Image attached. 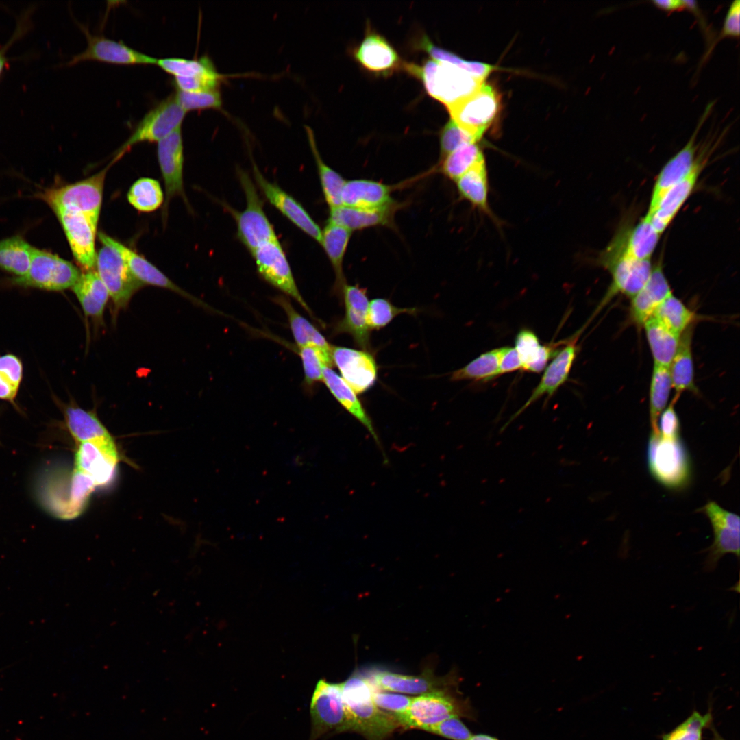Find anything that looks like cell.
I'll use <instances>...</instances> for the list:
<instances>
[{"label": "cell", "instance_id": "obj_42", "mask_svg": "<svg viewBox=\"0 0 740 740\" xmlns=\"http://www.w3.org/2000/svg\"><path fill=\"white\" fill-rule=\"evenodd\" d=\"M310 147L313 153L319 178L324 198L330 208H333L342 205L341 192L346 180L335 170L329 166L322 160L317 149L312 130L305 126Z\"/></svg>", "mask_w": 740, "mask_h": 740}, {"label": "cell", "instance_id": "obj_9", "mask_svg": "<svg viewBox=\"0 0 740 740\" xmlns=\"http://www.w3.org/2000/svg\"><path fill=\"white\" fill-rule=\"evenodd\" d=\"M728 127L720 130L712 127L706 143L690 173L681 182L672 187L663 197L654 212L645 216L655 230L661 234L672 221L680 208L690 196L697 183L698 178L710 155L724 137Z\"/></svg>", "mask_w": 740, "mask_h": 740}, {"label": "cell", "instance_id": "obj_30", "mask_svg": "<svg viewBox=\"0 0 740 740\" xmlns=\"http://www.w3.org/2000/svg\"><path fill=\"white\" fill-rule=\"evenodd\" d=\"M660 236L650 221L645 217L634 227L619 232L610 244L620 255L631 259L645 260H650Z\"/></svg>", "mask_w": 740, "mask_h": 740}, {"label": "cell", "instance_id": "obj_19", "mask_svg": "<svg viewBox=\"0 0 740 740\" xmlns=\"http://www.w3.org/2000/svg\"><path fill=\"white\" fill-rule=\"evenodd\" d=\"M64 232L74 258L86 270L95 266L97 228L82 213L62 208L52 209Z\"/></svg>", "mask_w": 740, "mask_h": 740}, {"label": "cell", "instance_id": "obj_23", "mask_svg": "<svg viewBox=\"0 0 740 740\" xmlns=\"http://www.w3.org/2000/svg\"><path fill=\"white\" fill-rule=\"evenodd\" d=\"M157 156L165 185L163 216L167 214L169 201L175 196L186 199L184 190V145L182 128L174 130L158 142Z\"/></svg>", "mask_w": 740, "mask_h": 740}, {"label": "cell", "instance_id": "obj_37", "mask_svg": "<svg viewBox=\"0 0 740 740\" xmlns=\"http://www.w3.org/2000/svg\"><path fill=\"white\" fill-rule=\"evenodd\" d=\"M66 426L73 439L80 443L110 436L93 411L71 404L64 408Z\"/></svg>", "mask_w": 740, "mask_h": 740}, {"label": "cell", "instance_id": "obj_4", "mask_svg": "<svg viewBox=\"0 0 740 740\" xmlns=\"http://www.w3.org/2000/svg\"><path fill=\"white\" fill-rule=\"evenodd\" d=\"M114 159L105 168L82 180L49 188L40 197L51 208H62L83 214L97 228L105 179Z\"/></svg>", "mask_w": 740, "mask_h": 740}, {"label": "cell", "instance_id": "obj_47", "mask_svg": "<svg viewBox=\"0 0 740 740\" xmlns=\"http://www.w3.org/2000/svg\"><path fill=\"white\" fill-rule=\"evenodd\" d=\"M484 158L483 151L477 143L465 144L440 160L439 170L455 182Z\"/></svg>", "mask_w": 740, "mask_h": 740}, {"label": "cell", "instance_id": "obj_18", "mask_svg": "<svg viewBox=\"0 0 740 740\" xmlns=\"http://www.w3.org/2000/svg\"><path fill=\"white\" fill-rule=\"evenodd\" d=\"M369 680L375 687L380 690L422 695L458 687L460 679L455 671L445 676L437 677L431 669L426 668L417 676L377 670L371 674Z\"/></svg>", "mask_w": 740, "mask_h": 740}, {"label": "cell", "instance_id": "obj_43", "mask_svg": "<svg viewBox=\"0 0 740 740\" xmlns=\"http://www.w3.org/2000/svg\"><path fill=\"white\" fill-rule=\"evenodd\" d=\"M672 388L669 367L654 365L649 393V412L652 432H658V419L667 407Z\"/></svg>", "mask_w": 740, "mask_h": 740}, {"label": "cell", "instance_id": "obj_25", "mask_svg": "<svg viewBox=\"0 0 740 740\" xmlns=\"http://www.w3.org/2000/svg\"><path fill=\"white\" fill-rule=\"evenodd\" d=\"M99 239L103 245L112 247L119 253L134 276L143 286L149 285L169 289L193 303L202 305L201 301L182 289L145 258L123 243L102 232L99 233Z\"/></svg>", "mask_w": 740, "mask_h": 740}, {"label": "cell", "instance_id": "obj_56", "mask_svg": "<svg viewBox=\"0 0 740 740\" xmlns=\"http://www.w3.org/2000/svg\"><path fill=\"white\" fill-rule=\"evenodd\" d=\"M678 399L674 397L668 406L660 415L657 428L660 435L665 439L680 437V423L675 410V404Z\"/></svg>", "mask_w": 740, "mask_h": 740}, {"label": "cell", "instance_id": "obj_21", "mask_svg": "<svg viewBox=\"0 0 740 740\" xmlns=\"http://www.w3.org/2000/svg\"><path fill=\"white\" fill-rule=\"evenodd\" d=\"M345 314L333 328V334H347L361 349L370 348L371 330L367 324L369 300L367 289L358 284H346L342 291Z\"/></svg>", "mask_w": 740, "mask_h": 740}, {"label": "cell", "instance_id": "obj_8", "mask_svg": "<svg viewBox=\"0 0 740 740\" xmlns=\"http://www.w3.org/2000/svg\"><path fill=\"white\" fill-rule=\"evenodd\" d=\"M80 275V270L71 262L34 247L28 271L22 277L14 278L12 282L21 286L60 291L71 288Z\"/></svg>", "mask_w": 740, "mask_h": 740}, {"label": "cell", "instance_id": "obj_7", "mask_svg": "<svg viewBox=\"0 0 740 740\" xmlns=\"http://www.w3.org/2000/svg\"><path fill=\"white\" fill-rule=\"evenodd\" d=\"M714 105V101L707 104L687 144L661 169L654 185L647 216L654 212L665 194L684 180L695 166L708 136L705 140L698 142V135L713 111Z\"/></svg>", "mask_w": 740, "mask_h": 740}, {"label": "cell", "instance_id": "obj_20", "mask_svg": "<svg viewBox=\"0 0 740 740\" xmlns=\"http://www.w3.org/2000/svg\"><path fill=\"white\" fill-rule=\"evenodd\" d=\"M80 27L86 35L88 45L80 53L74 56L67 63L72 66L85 60H95L115 64H156L157 59L127 46L122 41H115L101 35L92 34L84 25Z\"/></svg>", "mask_w": 740, "mask_h": 740}, {"label": "cell", "instance_id": "obj_12", "mask_svg": "<svg viewBox=\"0 0 740 740\" xmlns=\"http://www.w3.org/2000/svg\"><path fill=\"white\" fill-rule=\"evenodd\" d=\"M97 273L106 286L113 304L112 317L125 308L132 296L143 285L134 276L127 265L110 247L103 245L96 256Z\"/></svg>", "mask_w": 740, "mask_h": 740}, {"label": "cell", "instance_id": "obj_48", "mask_svg": "<svg viewBox=\"0 0 740 740\" xmlns=\"http://www.w3.org/2000/svg\"><path fill=\"white\" fill-rule=\"evenodd\" d=\"M127 200L137 210L155 211L164 204V197L160 183L151 177H141L128 190Z\"/></svg>", "mask_w": 740, "mask_h": 740}, {"label": "cell", "instance_id": "obj_64", "mask_svg": "<svg viewBox=\"0 0 740 740\" xmlns=\"http://www.w3.org/2000/svg\"><path fill=\"white\" fill-rule=\"evenodd\" d=\"M712 731L713 738L711 740H726L719 735V733L715 730V728H712Z\"/></svg>", "mask_w": 740, "mask_h": 740}, {"label": "cell", "instance_id": "obj_10", "mask_svg": "<svg viewBox=\"0 0 740 740\" xmlns=\"http://www.w3.org/2000/svg\"><path fill=\"white\" fill-rule=\"evenodd\" d=\"M500 97L484 82L471 95L447 108L452 119L478 143L498 114Z\"/></svg>", "mask_w": 740, "mask_h": 740}, {"label": "cell", "instance_id": "obj_33", "mask_svg": "<svg viewBox=\"0 0 740 740\" xmlns=\"http://www.w3.org/2000/svg\"><path fill=\"white\" fill-rule=\"evenodd\" d=\"M71 288L85 316L99 323L102 321L110 295L97 271L90 269L81 273Z\"/></svg>", "mask_w": 740, "mask_h": 740}, {"label": "cell", "instance_id": "obj_24", "mask_svg": "<svg viewBox=\"0 0 740 740\" xmlns=\"http://www.w3.org/2000/svg\"><path fill=\"white\" fill-rule=\"evenodd\" d=\"M253 173L256 185L270 204L299 229L320 243L321 230L302 205L278 185L266 179L255 164Z\"/></svg>", "mask_w": 740, "mask_h": 740}, {"label": "cell", "instance_id": "obj_40", "mask_svg": "<svg viewBox=\"0 0 740 740\" xmlns=\"http://www.w3.org/2000/svg\"><path fill=\"white\" fill-rule=\"evenodd\" d=\"M654 365L669 367L678 347L680 336L651 317L643 325Z\"/></svg>", "mask_w": 740, "mask_h": 740}, {"label": "cell", "instance_id": "obj_35", "mask_svg": "<svg viewBox=\"0 0 740 740\" xmlns=\"http://www.w3.org/2000/svg\"><path fill=\"white\" fill-rule=\"evenodd\" d=\"M322 382L338 402L369 431L378 447L381 448L380 439L373 422L356 393L331 367H324Z\"/></svg>", "mask_w": 740, "mask_h": 740}, {"label": "cell", "instance_id": "obj_36", "mask_svg": "<svg viewBox=\"0 0 740 740\" xmlns=\"http://www.w3.org/2000/svg\"><path fill=\"white\" fill-rule=\"evenodd\" d=\"M352 233V232L347 228L328 222L321 231L320 244L334 271V292L341 297L343 288L347 284L343 264Z\"/></svg>", "mask_w": 740, "mask_h": 740}, {"label": "cell", "instance_id": "obj_11", "mask_svg": "<svg viewBox=\"0 0 740 740\" xmlns=\"http://www.w3.org/2000/svg\"><path fill=\"white\" fill-rule=\"evenodd\" d=\"M310 714L312 728L309 740H317L329 732L349 730L341 683L319 680L311 697Z\"/></svg>", "mask_w": 740, "mask_h": 740}, {"label": "cell", "instance_id": "obj_44", "mask_svg": "<svg viewBox=\"0 0 740 740\" xmlns=\"http://www.w3.org/2000/svg\"><path fill=\"white\" fill-rule=\"evenodd\" d=\"M156 64L173 77H219V73L211 59L203 56L198 59L165 58L157 59Z\"/></svg>", "mask_w": 740, "mask_h": 740}, {"label": "cell", "instance_id": "obj_63", "mask_svg": "<svg viewBox=\"0 0 740 740\" xmlns=\"http://www.w3.org/2000/svg\"><path fill=\"white\" fill-rule=\"evenodd\" d=\"M469 740H499L497 737L488 734L472 735Z\"/></svg>", "mask_w": 740, "mask_h": 740}, {"label": "cell", "instance_id": "obj_3", "mask_svg": "<svg viewBox=\"0 0 740 740\" xmlns=\"http://www.w3.org/2000/svg\"><path fill=\"white\" fill-rule=\"evenodd\" d=\"M454 687L412 698L401 726L426 730L428 727L450 717H465L476 721L477 713L470 701L453 691Z\"/></svg>", "mask_w": 740, "mask_h": 740}, {"label": "cell", "instance_id": "obj_49", "mask_svg": "<svg viewBox=\"0 0 740 740\" xmlns=\"http://www.w3.org/2000/svg\"><path fill=\"white\" fill-rule=\"evenodd\" d=\"M304 373V382L307 386H312L315 383L322 382L323 371L325 367H332L334 364L332 354L323 352L313 345H306L298 348Z\"/></svg>", "mask_w": 740, "mask_h": 740}, {"label": "cell", "instance_id": "obj_22", "mask_svg": "<svg viewBox=\"0 0 740 740\" xmlns=\"http://www.w3.org/2000/svg\"><path fill=\"white\" fill-rule=\"evenodd\" d=\"M332 358L343 380L356 394L363 393L374 385L378 366L368 351L332 346Z\"/></svg>", "mask_w": 740, "mask_h": 740}, {"label": "cell", "instance_id": "obj_52", "mask_svg": "<svg viewBox=\"0 0 740 740\" xmlns=\"http://www.w3.org/2000/svg\"><path fill=\"white\" fill-rule=\"evenodd\" d=\"M175 96L178 104L186 112L191 110L219 109L222 105L219 89L201 92L176 90Z\"/></svg>", "mask_w": 740, "mask_h": 740}, {"label": "cell", "instance_id": "obj_16", "mask_svg": "<svg viewBox=\"0 0 740 740\" xmlns=\"http://www.w3.org/2000/svg\"><path fill=\"white\" fill-rule=\"evenodd\" d=\"M699 511L708 517L713 528V541L706 550L704 564L706 571H713L726 554H732L739 558L740 519L714 501L708 502Z\"/></svg>", "mask_w": 740, "mask_h": 740}, {"label": "cell", "instance_id": "obj_32", "mask_svg": "<svg viewBox=\"0 0 740 740\" xmlns=\"http://www.w3.org/2000/svg\"><path fill=\"white\" fill-rule=\"evenodd\" d=\"M454 182L461 199L482 214L494 219L489 201V180L485 158L478 162Z\"/></svg>", "mask_w": 740, "mask_h": 740}, {"label": "cell", "instance_id": "obj_58", "mask_svg": "<svg viewBox=\"0 0 740 740\" xmlns=\"http://www.w3.org/2000/svg\"><path fill=\"white\" fill-rule=\"evenodd\" d=\"M739 23L740 1L735 0L732 2L728 10L717 41L725 38H738L740 34Z\"/></svg>", "mask_w": 740, "mask_h": 740}, {"label": "cell", "instance_id": "obj_29", "mask_svg": "<svg viewBox=\"0 0 740 740\" xmlns=\"http://www.w3.org/2000/svg\"><path fill=\"white\" fill-rule=\"evenodd\" d=\"M354 55L360 65L374 73H389L400 66L395 49L386 38L373 32H367Z\"/></svg>", "mask_w": 740, "mask_h": 740}, {"label": "cell", "instance_id": "obj_60", "mask_svg": "<svg viewBox=\"0 0 740 740\" xmlns=\"http://www.w3.org/2000/svg\"><path fill=\"white\" fill-rule=\"evenodd\" d=\"M18 387L8 374L0 371V399L12 402Z\"/></svg>", "mask_w": 740, "mask_h": 740}, {"label": "cell", "instance_id": "obj_57", "mask_svg": "<svg viewBox=\"0 0 740 740\" xmlns=\"http://www.w3.org/2000/svg\"><path fill=\"white\" fill-rule=\"evenodd\" d=\"M418 45L419 49L426 51L438 62L451 64L461 69L466 63V60L457 55L434 45L427 36L420 38Z\"/></svg>", "mask_w": 740, "mask_h": 740}, {"label": "cell", "instance_id": "obj_54", "mask_svg": "<svg viewBox=\"0 0 740 740\" xmlns=\"http://www.w3.org/2000/svg\"><path fill=\"white\" fill-rule=\"evenodd\" d=\"M372 698L376 706L393 716L400 726L412 699L404 695L378 691L375 689Z\"/></svg>", "mask_w": 740, "mask_h": 740}, {"label": "cell", "instance_id": "obj_53", "mask_svg": "<svg viewBox=\"0 0 740 740\" xmlns=\"http://www.w3.org/2000/svg\"><path fill=\"white\" fill-rule=\"evenodd\" d=\"M440 160L459 147L469 143H477L473 138L461 129L452 119L440 133Z\"/></svg>", "mask_w": 740, "mask_h": 740}, {"label": "cell", "instance_id": "obj_17", "mask_svg": "<svg viewBox=\"0 0 740 740\" xmlns=\"http://www.w3.org/2000/svg\"><path fill=\"white\" fill-rule=\"evenodd\" d=\"M119 454L110 436L77 444L74 468L87 476L95 486L109 484L114 477Z\"/></svg>", "mask_w": 740, "mask_h": 740}, {"label": "cell", "instance_id": "obj_26", "mask_svg": "<svg viewBox=\"0 0 740 740\" xmlns=\"http://www.w3.org/2000/svg\"><path fill=\"white\" fill-rule=\"evenodd\" d=\"M577 339L578 338L575 337L572 340H569L566 343V345L556 353L554 358L546 367L539 383L534 388L530 397L522 407L511 417L502 430H504L511 421L530 404L541 397L544 395L547 397L552 396L568 380L578 352Z\"/></svg>", "mask_w": 740, "mask_h": 740}, {"label": "cell", "instance_id": "obj_1", "mask_svg": "<svg viewBox=\"0 0 740 740\" xmlns=\"http://www.w3.org/2000/svg\"><path fill=\"white\" fill-rule=\"evenodd\" d=\"M341 687L349 730L360 733L367 740H384L400 726L393 716L374 703L375 687L367 677L356 671L341 683Z\"/></svg>", "mask_w": 740, "mask_h": 740}, {"label": "cell", "instance_id": "obj_2", "mask_svg": "<svg viewBox=\"0 0 740 740\" xmlns=\"http://www.w3.org/2000/svg\"><path fill=\"white\" fill-rule=\"evenodd\" d=\"M404 69L421 79L432 97L449 108L474 93L484 82L451 64L428 60L406 63Z\"/></svg>", "mask_w": 740, "mask_h": 740}, {"label": "cell", "instance_id": "obj_51", "mask_svg": "<svg viewBox=\"0 0 740 740\" xmlns=\"http://www.w3.org/2000/svg\"><path fill=\"white\" fill-rule=\"evenodd\" d=\"M417 312L415 308H399L386 299L375 298L369 302L367 324L371 331L378 330L386 326L399 314H415Z\"/></svg>", "mask_w": 740, "mask_h": 740}, {"label": "cell", "instance_id": "obj_46", "mask_svg": "<svg viewBox=\"0 0 740 740\" xmlns=\"http://www.w3.org/2000/svg\"><path fill=\"white\" fill-rule=\"evenodd\" d=\"M500 348L486 352L465 367L454 371L452 381L473 380L487 382L499 375Z\"/></svg>", "mask_w": 740, "mask_h": 740}, {"label": "cell", "instance_id": "obj_59", "mask_svg": "<svg viewBox=\"0 0 740 740\" xmlns=\"http://www.w3.org/2000/svg\"><path fill=\"white\" fill-rule=\"evenodd\" d=\"M521 369V363L515 347H500L499 375Z\"/></svg>", "mask_w": 740, "mask_h": 740}, {"label": "cell", "instance_id": "obj_5", "mask_svg": "<svg viewBox=\"0 0 740 740\" xmlns=\"http://www.w3.org/2000/svg\"><path fill=\"white\" fill-rule=\"evenodd\" d=\"M647 461L652 476L667 488L679 489L690 480V457L680 437L665 439L652 431Z\"/></svg>", "mask_w": 740, "mask_h": 740}, {"label": "cell", "instance_id": "obj_45", "mask_svg": "<svg viewBox=\"0 0 740 740\" xmlns=\"http://www.w3.org/2000/svg\"><path fill=\"white\" fill-rule=\"evenodd\" d=\"M652 317L680 336L693 325L696 319L695 312L673 293L658 306Z\"/></svg>", "mask_w": 740, "mask_h": 740}, {"label": "cell", "instance_id": "obj_13", "mask_svg": "<svg viewBox=\"0 0 740 740\" xmlns=\"http://www.w3.org/2000/svg\"><path fill=\"white\" fill-rule=\"evenodd\" d=\"M186 112L171 94L151 109L140 121L133 133L116 152L119 160L132 146L140 143L159 142L181 127Z\"/></svg>", "mask_w": 740, "mask_h": 740}, {"label": "cell", "instance_id": "obj_14", "mask_svg": "<svg viewBox=\"0 0 740 740\" xmlns=\"http://www.w3.org/2000/svg\"><path fill=\"white\" fill-rule=\"evenodd\" d=\"M251 255L258 273L264 280L292 297L313 317V312L299 292L278 238L260 245L251 252Z\"/></svg>", "mask_w": 740, "mask_h": 740}, {"label": "cell", "instance_id": "obj_34", "mask_svg": "<svg viewBox=\"0 0 740 740\" xmlns=\"http://www.w3.org/2000/svg\"><path fill=\"white\" fill-rule=\"evenodd\" d=\"M693 325L681 335L678 349L669 365L672 387L675 389L674 397L678 399L684 391L698 393L695 383L694 365L692 354V338Z\"/></svg>", "mask_w": 740, "mask_h": 740}, {"label": "cell", "instance_id": "obj_50", "mask_svg": "<svg viewBox=\"0 0 740 740\" xmlns=\"http://www.w3.org/2000/svg\"><path fill=\"white\" fill-rule=\"evenodd\" d=\"M713 716L709 711L702 715L694 711L672 730L663 734L661 740H702L704 730L711 726Z\"/></svg>", "mask_w": 740, "mask_h": 740}, {"label": "cell", "instance_id": "obj_27", "mask_svg": "<svg viewBox=\"0 0 740 740\" xmlns=\"http://www.w3.org/2000/svg\"><path fill=\"white\" fill-rule=\"evenodd\" d=\"M671 294V287L660 261L652 267L644 286L630 298V317L632 322L638 328L643 327L658 306Z\"/></svg>", "mask_w": 740, "mask_h": 740}, {"label": "cell", "instance_id": "obj_55", "mask_svg": "<svg viewBox=\"0 0 740 740\" xmlns=\"http://www.w3.org/2000/svg\"><path fill=\"white\" fill-rule=\"evenodd\" d=\"M426 731L451 740H469L472 733L458 717H450L428 727Z\"/></svg>", "mask_w": 740, "mask_h": 740}, {"label": "cell", "instance_id": "obj_62", "mask_svg": "<svg viewBox=\"0 0 740 740\" xmlns=\"http://www.w3.org/2000/svg\"><path fill=\"white\" fill-rule=\"evenodd\" d=\"M18 32H16L14 34V36H13V37L11 38V40L3 47L0 49V76H1V73L3 72V69H4L5 66V63H6V61H7V58H6V56H5V53H6L7 49L13 42V41L18 37Z\"/></svg>", "mask_w": 740, "mask_h": 740}, {"label": "cell", "instance_id": "obj_15", "mask_svg": "<svg viewBox=\"0 0 740 740\" xmlns=\"http://www.w3.org/2000/svg\"><path fill=\"white\" fill-rule=\"evenodd\" d=\"M597 263L608 270L612 280L595 313L619 293L632 298L646 283L652 269L650 260H634L620 254L601 253Z\"/></svg>", "mask_w": 740, "mask_h": 740}, {"label": "cell", "instance_id": "obj_31", "mask_svg": "<svg viewBox=\"0 0 740 740\" xmlns=\"http://www.w3.org/2000/svg\"><path fill=\"white\" fill-rule=\"evenodd\" d=\"M391 188L380 182L366 179L346 181L341 192L342 205L362 208H379L393 202Z\"/></svg>", "mask_w": 740, "mask_h": 740}, {"label": "cell", "instance_id": "obj_61", "mask_svg": "<svg viewBox=\"0 0 740 740\" xmlns=\"http://www.w3.org/2000/svg\"><path fill=\"white\" fill-rule=\"evenodd\" d=\"M651 3L657 8L667 12L682 11L686 9L685 1L654 0Z\"/></svg>", "mask_w": 740, "mask_h": 740}, {"label": "cell", "instance_id": "obj_41", "mask_svg": "<svg viewBox=\"0 0 740 740\" xmlns=\"http://www.w3.org/2000/svg\"><path fill=\"white\" fill-rule=\"evenodd\" d=\"M34 247L21 236L1 240L0 268L15 278L25 275L30 266Z\"/></svg>", "mask_w": 740, "mask_h": 740}, {"label": "cell", "instance_id": "obj_6", "mask_svg": "<svg viewBox=\"0 0 740 740\" xmlns=\"http://www.w3.org/2000/svg\"><path fill=\"white\" fill-rule=\"evenodd\" d=\"M238 175L245 196L246 206L241 211L230 206L226 208L236 221L238 238L251 253L260 245L277 238V236L264 212L263 201L256 184L245 171L238 170Z\"/></svg>", "mask_w": 740, "mask_h": 740}, {"label": "cell", "instance_id": "obj_38", "mask_svg": "<svg viewBox=\"0 0 740 740\" xmlns=\"http://www.w3.org/2000/svg\"><path fill=\"white\" fill-rule=\"evenodd\" d=\"M556 345H541L537 336L530 330H521L515 337V346L521 369L532 373H540L547 366L553 355L558 352Z\"/></svg>", "mask_w": 740, "mask_h": 740}, {"label": "cell", "instance_id": "obj_28", "mask_svg": "<svg viewBox=\"0 0 740 740\" xmlns=\"http://www.w3.org/2000/svg\"><path fill=\"white\" fill-rule=\"evenodd\" d=\"M397 204L373 208H362L341 205L330 208L328 223L336 224L350 231L360 230L393 223Z\"/></svg>", "mask_w": 740, "mask_h": 740}, {"label": "cell", "instance_id": "obj_39", "mask_svg": "<svg viewBox=\"0 0 740 740\" xmlns=\"http://www.w3.org/2000/svg\"><path fill=\"white\" fill-rule=\"evenodd\" d=\"M274 301L285 312L298 348L313 345L324 352L332 354V346L313 324L297 312L288 298L279 296Z\"/></svg>", "mask_w": 740, "mask_h": 740}]
</instances>
